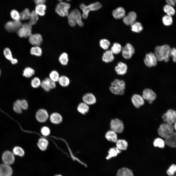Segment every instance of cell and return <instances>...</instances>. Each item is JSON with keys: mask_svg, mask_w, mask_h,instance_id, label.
<instances>
[{"mask_svg": "<svg viewBox=\"0 0 176 176\" xmlns=\"http://www.w3.org/2000/svg\"><path fill=\"white\" fill-rule=\"evenodd\" d=\"M171 48L167 44L157 46L154 49V54L158 61L168 62L169 59V52Z\"/></svg>", "mask_w": 176, "mask_h": 176, "instance_id": "6da1fadb", "label": "cell"}, {"mask_svg": "<svg viewBox=\"0 0 176 176\" xmlns=\"http://www.w3.org/2000/svg\"><path fill=\"white\" fill-rule=\"evenodd\" d=\"M79 7L83 12L81 14L82 18L86 19L88 18L90 11L98 10L102 7V5L99 2H96L87 6L82 3L80 5Z\"/></svg>", "mask_w": 176, "mask_h": 176, "instance_id": "7a4b0ae2", "label": "cell"}, {"mask_svg": "<svg viewBox=\"0 0 176 176\" xmlns=\"http://www.w3.org/2000/svg\"><path fill=\"white\" fill-rule=\"evenodd\" d=\"M174 130L172 124L164 123L160 125L157 132L160 136L165 138L173 133Z\"/></svg>", "mask_w": 176, "mask_h": 176, "instance_id": "3957f363", "label": "cell"}, {"mask_svg": "<svg viewBox=\"0 0 176 176\" xmlns=\"http://www.w3.org/2000/svg\"><path fill=\"white\" fill-rule=\"evenodd\" d=\"M70 7V4L67 3L60 2L56 5L55 8V12L62 17L67 16Z\"/></svg>", "mask_w": 176, "mask_h": 176, "instance_id": "277c9868", "label": "cell"}, {"mask_svg": "<svg viewBox=\"0 0 176 176\" xmlns=\"http://www.w3.org/2000/svg\"><path fill=\"white\" fill-rule=\"evenodd\" d=\"M32 26L28 23H22L20 27L16 32L17 35L20 37L26 38L32 33Z\"/></svg>", "mask_w": 176, "mask_h": 176, "instance_id": "5b68a950", "label": "cell"}, {"mask_svg": "<svg viewBox=\"0 0 176 176\" xmlns=\"http://www.w3.org/2000/svg\"><path fill=\"white\" fill-rule=\"evenodd\" d=\"M67 17L68 19L75 21L77 24L79 26L82 27L84 26V24L82 21L81 14L78 9H76L72 10L69 13Z\"/></svg>", "mask_w": 176, "mask_h": 176, "instance_id": "8992f818", "label": "cell"}, {"mask_svg": "<svg viewBox=\"0 0 176 176\" xmlns=\"http://www.w3.org/2000/svg\"><path fill=\"white\" fill-rule=\"evenodd\" d=\"M22 24L20 21H10L5 24L4 28L6 31L9 33L16 32L21 26Z\"/></svg>", "mask_w": 176, "mask_h": 176, "instance_id": "52a82bcc", "label": "cell"}, {"mask_svg": "<svg viewBox=\"0 0 176 176\" xmlns=\"http://www.w3.org/2000/svg\"><path fill=\"white\" fill-rule=\"evenodd\" d=\"M162 118L165 123L172 124L176 122V111L172 109H169L163 115Z\"/></svg>", "mask_w": 176, "mask_h": 176, "instance_id": "ba28073f", "label": "cell"}, {"mask_svg": "<svg viewBox=\"0 0 176 176\" xmlns=\"http://www.w3.org/2000/svg\"><path fill=\"white\" fill-rule=\"evenodd\" d=\"M114 90L116 92L122 93H125L126 84L124 80L116 78L113 80L110 83Z\"/></svg>", "mask_w": 176, "mask_h": 176, "instance_id": "9c48e42d", "label": "cell"}, {"mask_svg": "<svg viewBox=\"0 0 176 176\" xmlns=\"http://www.w3.org/2000/svg\"><path fill=\"white\" fill-rule=\"evenodd\" d=\"M110 127L111 130L117 133H121L123 131L124 129V125L123 122L118 118L111 120Z\"/></svg>", "mask_w": 176, "mask_h": 176, "instance_id": "30bf717a", "label": "cell"}, {"mask_svg": "<svg viewBox=\"0 0 176 176\" xmlns=\"http://www.w3.org/2000/svg\"><path fill=\"white\" fill-rule=\"evenodd\" d=\"M142 96L144 99L147 100L150 104H152L157 98V95L155 92L152 89L149 88L143 89Z\"/></svg>", "mask_w": 176, "mask_h": 176, "instance_id": "8fae6325", "label": "cell"}, {"mask_svg": "<svg viewBox=\"0 0 176 176\" xmlns=\"http://www.w3.org/2000/svg\"><path fill=\"white\" fill-rule=\"evenodd\" d=\"M121 51L123 57L125 59H128L132 57L135 53V50L131 44L127 43L122 47Z\"/></svg>", "mask_w": 176, "mask_h": 176, "instance_id": "7c38bea8", "label": "cell"}, {"mask_svg": "<svg viewBox=\"0 0 176 176\" xmlns=\"http://www.w3.org/2000/svg\"><path fill=\"white\" fill-rule=\"evenodd\" d=\"M157 61L154 53L152 52L147 54L144 59L145 64L149 67L156 66L157 64Z\"/></svg>", "mask_w": 176, "mask_h": 176, "instance_id": "4fadbf2b", "label": "cell"}, {"mask_svg": "<svg viewBox=\"0 0 176 176\" xmlns=\"http://www.w3.org/2000/svg\"><path fill=\"white\" fill-rule=\"evenodd\" d=\"M28 38L29 43L33 46H40L43 42L42 36L39 33H32Z\"/></svg>", "mask_w": 176, "mask_h": 176, "instance_id": "5bb4252c", "label": "cell"}, {"mask_svg": "<svg viewBox=\"0 0 176 176\" xmlns=\"http://www.w3.org/2000/svg\"><path fill=\"white\" fill-rule=\"evenodd\" d=\"M2 158L3 163L9 165L13 164L15 161L14 154L12 152L9 150L6 151L3 153Z\"/></svg>", "mask_w": 176, "mask_h": 176, "instance_id": "9a60e30c", "label": "cell"}, {"mask_svg": "<svg viewBox=\"0 0 176 176\" xmlns=\"http://www.w3.org/2000/svg\"><path fill=\"white\" fill-rule=\"evenodd\" d=\"M83 102L88 105H94L97 102L96 97L94 94L91 92H87L82 96Z\"/></svg>", "mask_w": 176, "mask_h": 176, "instance_id": "2e32d148", "label": "cell"}, {"mask_svg": "<svg viewBox=\"0 0 176 176\" xmlns=\"http://www.w3.org/2000/svg\"><path fill=\"white\" fill-rule=\"evenodd\" d=\"M137 17L136 13L134 12L130 11L123 18V22L127 25H131L135 22Z\"/></svg>", "mask_w": 176, "mask_h": 176, "instance_id": "e0dca14e", "label": "cell"}, {"mask_svg": "<svg viewBox=\"0 0 176 176\" xmlns=\"http://www.w3.org/2000/svg\"><path fill=\"white\" fill-rule=\"evenodd\" d=\"M131 100L133 105L137 108L143 106L145 103L144 99L142 96L139 94H133L131 97Z\"/></svg>", "mask_w": 176, "mask_h": 176, "instance_id": "ac0fdd59", "label": "cell"}, {"mask_svg": "<svg viewBox=\"0 0 176 176\" xmlns=\"http://www.w3.org/2000/svg\"><path fill=\"white\" fill-rule=\"evenodd\" d=\"M48 117V114L47 111L45 109H41L39 110L36 114V118L38 121L40 122L46 121Z\"/></svg>", "mask_w": 176, "mask_h": 176, "instance_id": "d6986e66", "label": "cell"}, {"mask_svg": "<svg viewBox=\"0 0 176 176\" xmlns=\"http://www.w3.org/2000/svg\"><path fill=\"white\" fill-rule=\"evenodd\" d=\"M117 74L119 75H123L127 72L128 67L125 63L122 62H118L114 68Z\"/></svg>", "mask_w": 176, "mask_h": 176, "instance_id": "ffe728a7", "label": "cell"}, {"mask_svg": "<svg viewBox=\"0 0 176 176\" xmlns=\"http://www.w3.org/2000/svg\"><path fill=\"white\" fill-rule=\"evenodd\" d=\"M12 170L10 165L4 163L0 165V176H11Z\"/></svg>", "mask_w": 176, "mask_h": 176, "instance_id": "44dd1931", "label": "cell"}, {"mask_svg": "<svg viewBox=\"0 0 176 176\" xmlns=\"http://www.w3.org/2000/svg\"><path fill=\"white\" fill-rule=\"evenodd\" d=\"M125 11L124 9L121 7H119L113 10L112 14L115 19H119L123 18L125 16Z\"/></svg>", "mask_w": 176, "mask_h": 176, "instance_id": "7402d4cb", "label": "cell"}, {"mask_svg": "<svg viewBox=\"0 0 176 176\" xmlns=\"http://www.w3.org/2000/svg\"><path fill=\"white\" fill-rule=\"evenodd\" d=\"M165 144L172 148H174L176 146V134L174 132L173 133L165 138Z\"/></svg>", "mask_w": 176, "mask_h": 176, "instance_id": "603a6c76", "label": "cell"}, {"mask_svg": "<svg viewBox=\"0 0 176 176\" xmlns=\"http://www.w3.org/2000/svg\"><path fill=\"white\" fill-rule=\"evenodd\" d=\"M102 61L106 63L112 62L114 59V54L110 50H107L104 52L102 57Z\"/></svg>", "mask_w": 176, "mask_h": 176, "instance_id": "cb8c5ba5", "label": "cell"}, {"mask_svg": "<svg viewBox=\"0 0 176 176\" xmlns=\"http://www.w3.org/2000/svg\"><path fill=\"white\" fill-rule=\"evenodd\" d=\"M50 120L53 123L55 124H59L61 122L62 120V117L59 113L54 112L52 113L50 116Z\"/></svg>", "mask_w": 176, "mask_h": 176, "instance_id": "d4e9b609", "label": "cell"}, {"mask_svg": "<svg viewBox=\"0 0 176 176\" xmlns=\"http://www.w3.org/2000/svg\"><path fill=\"white\" fill-rule=\"evenodd\" d=\"M115 132L112 130L108 131L106 133L105 137L108 141L114 143H116L118 140L117 136Z\"/></svg>", "mask_w": 176, "mask_h": 176, "instance_id": "484cf974", "label": "cell"}, {"mask_svg": "<svg viewBox=\"0 0 176 176\" xmlns=\"http://www.w3.org/2000/svg\"><path fill=\"white\" fill-rule=\"evenodd\" d=\"M89 109V105L83 102L80 103L77 107L78 111L83 115H85L88 113Z\"/></svg>", "mask_w": 176, "mask_h": 176, "instance_id": "4316f807", "label": "cell"}, {"mask_svg": "<svg viewBox=\"0 0 176 176\" xmlns=\"http://www.w3.org/2000/svg\"><path fill=\"white\" fill-rule=\"evenodd\" d=\"M46 6L44 4H37L35 7V11L38 15L44 16L45 14Z\"/></svg>", "mask_w": 176, "mask_h": 176, "instance_id": "83f0119b", "label": "cell"}, {"mask_svg": "<svg viewBox=\"0 0 176 176\" xmlns=\"http://www.w3.org/2000/svg\"><path fill=\"white\" fill-rule=\"evenodd\" d=\"M116 176H133L132 171L125 167L119 169L117 173Z\"/></svg>", "mask_w": 176, "mask_h": 176, "instance_id": "f1b7e54d", "label": "cell"}, {"mask_svg": "<svg viewBox=\"0 0 176 176\" xmlns=\"http://www.w3.org/2000/svg\"><path fill=\"white\" fill-rule=\"evenodd\" d=\"M116 143V147L120 151L126 150L127 148L128 143L124 140H118Z\"/></svg>", "mask_w": 176, "mask_h": 176, "instance_id": "f546056e", "label": "cell"}, {"mask_svg": "<svg viewBox=\"0 0 176 176\" xmlns=\"http://www.w3.org/2000/svg\"><path fill=\"white\" fill-rule=\"evenodd\" d=\"M48 140L44 138L39 139L38 141L37 145L39 148L42 151L46 150L48 144Z\"/></svg>", "mask_w": 176, "mask_h": 176, "instance_id": "4dcf8cb0", "label": "cell"}, {"mask_svg": "<svg viewBox=\"0 0 176 176\" xmlns=\"http://www.w3.org/2000/svg\"><path fill=\"white\" fill-rule=\"evenodd\" d=\"M30 52L32 55L39 57L42 55V51L40 46H34L31 48Z\"/></svg>", "mask_w": 176, "mask_h": 176, "instance_id": "1f68e13d", "label": "cell"}, {"mask_svg": "<svg viewBox=\"0 0 176 176\" xmlns=\"http://www.w3.org/2000/svg\"><path fill=\"white\" fill-rule=\"evenodd\" d=\"M38 16L35 11H32L31 12L28 23L32 26L36 24L39 19Z\"/></svg>", "mask_w": 176, "mask_h": 176, "instance_id": "d6a6232c", "label": "cell"}, {"mask_svg": "<svg viewBox=\"0 0 176 176\" xmlns=\"http://www.w3.org/2000/svg\"><path fill=\"white\" fill-rule=\"evenodd\" d=\"M59 61L62 65H66L68 62L69 58L68 54L66 52L62 53L59 56Z\"/></svg>", "mask_w": 176, "mask_h": 176, "instance_id": "836d02e7", "label": "cell"}, {"mask_svg": "<svg viewBox=\"0 0 176 176\" xmlns=\"http://www.w3.org/2000/svg\"><path fill=\"white\" fill-rule=\"evenodd\" d=\"M58 82L61 86L66 87L69 85L70 80L69 78L67 76L63 75L60 76Z\"/></svg>", "mask_w": 176, "mask_h": 176, "instance_id": "e575fe53", "label": "cell"}, {"mask_svg": "<svg viewBox=\"0 0 176 176\" xmlns=\"http://www.w3.org/2000/svg\"><path fill=\"white\" fill-rule=\"evenodd\" d=\"M131 30L133 32L139 33L143 29V27L141 23L139 22H135L131 25Z\"/></svg>", "mask_w": 176, "mask_h": 176, "instance_id": "d590c367", "label": "cell"}, {"mask_svg": "<svg viewBox=\"0 0 176 176\" xmlns=\"http://www.w3.org/2000/svg\"><path fill=\"white\" fill-rule=\"evenodd\" d=\"M121 151L116 147H114L110 149L108 151V155L106 157L107 159L116 156Z\"/></svg>", "mask_w": 176, "mask_h": 176, "instance_id": "8d00e7d4", "label": "cell"}, {"mask_svg": "<svg viewBox=\"0 0 176 176\" xmlns=\"http://www.w3.org/2000/svg\"><path fill=\"white\" fill-rule=\"evenodd\" d=\"M122 48V47L120 44L115 42L113 44L110 50L114 54H118L121 52Z\"/></svg>", "mask_w": 176, "mask_h": 176, "instance_id": "74e56055", "label": "cell"}, {"mask_svg": "<svg viewBox=\"0 0 176 176\" xmlns=\"http://www.w3.org/2000/svg\"><path fill=\"white\" fill-rule=\"evenodd\" d=\"M30 10L26 8L23 10L20 14V20H29L31 14Z\"/></svg>", "mask_w": 176, "mask_h": 176, "instance_id": "f35d334b", "label": "cell"}, {"mask_svg": "<svg viewBox=\"0 0 176 176\" xmlns=\"http://www.w3.org/2000/svg\"><path fill=\"white\" fill-rule=\"evenodd\" d=\"M163 10L167 15L171 16L174 15L175 13V10L173 6L168 4L164 6Z\"/></svg>", "mask_w": 176, "mask_h": 176, "instance_id": "ab89813d", "label": "cell"}, {"mask_svg": "<svg viewBox=\"0 0 176 176\" xmlns=\"http://www.w3.org/2000/svg\"><path fill=\"white\" fill-rule=\"evenodd\" d=\"M14 155L20 157H22L24 155L25 152L23 149L19 146L14 147L12 150V152Z\"/></svg>", "mask_w": 176, "mask_h": 176, "instance_id": "60d3db41", "label": "cell"}, {"mask_svg": "<svg viewBox=\"0 0 176 176\" xmlns=\"http://www.w3.org/2000/svg\"><path fill=\"white\" fill-rule=\"evenodd\" d=\"M35 73L34 70L30 67H27L24 69L23 75L27 78H30L34 75Z\"/></svg>", "mask_w": 176, "mask_h": 176, "instance_id": "b9f144b4", "label": "cell"}, {"mask_svg": "<svg viewBox=\"0 0 176 176\" xmlns=\"http://www.w3.org/2000/svg\"><path fill=\"white\" fill-rule=\"evenodd\" d=\"M165 144V141L161 138H156L153 142V145L155 147L163 148Z\"/></svg>", "mask_w": 176, "mask_h": 176, "instance_id": "7bdbcfd3", "label": "cell"}, {"mask_svg": "<svg viewBox=\"0 0 176 176\" xmlns=\"http://www.w3.org/2000/svg\"><path fill=\"white\" fill-rule=\"evenodd\" d=\"M163 24L165 26H169L172 24L173 20L172 16L166 15L164 16L162 18Z\"/></svg>", "mask_w": 176, "mask_h": 176, "instance_id": "ee69618b", "label": "cell"}, {"mask_svg": "<svg viewBox=\"0 0 176 176\" xmlns=\"http://www.w3.org/2000/svg\"><path fill=\"white\" fill-rule=\"evenodd\" d=\"M99 45L100 47L104 50L108 49L110 45V41L106 39H103L99 41Z\"/></svg>", "mask_w": 176, "mask_h": 176, "instance_id": "f6af8a7d", "label": "cell"}, {"mask_svg": "<svg viewBox=\"0 0 176 176\" xmlns=\"http://www.w3.org/2000/svg\"><path fill=\"white\" fill-rule=\"evenodd\" d=\"M59 74L56 70H54L51 72L49 75V78L55 82H58L60 77Z\"/></svg>", "mask_w": 176, "mask_h": 176, "instance_id": "bcb514c9", "label": "cell"}, {"mask_svg": "<svg viewBox=\"0 0 176 176\" xmlns=\"http://www.w3.org/2000/svg\"><path fill=\"white\" fill-rule=\"evenodd\" d=\"M10 16L13 20L20 21V14L16 10L13 9L10 12Z\"/></svg>", "mask_w": 176, "mask_h": 176, "instance_id": "7dc6e473", "label": "cell"}, {"mask_svg": "<svg viewBox=\"0 0 176 176\" xmlns=\"http://www.w3.org/2000/svg\"><path fill=\"white\" fill-rule=\"evenodd\" d=\"M3 53L5 58L10 61L14 58L11 50L8 47H6L4 49Z\"/></svg>", "mask_w": 176, "mask_h": 176, "instance_id": "c3c4849f", "label": "cell"}, {"mask_svg": "<svg viewBox=\"0 0 176 176\" xmlns=\"http://www.w3.org/2000/svg\"><path fill=\"white\" fill-rule=\"evenodd\" d=\"M41 81L40 78L38 77H35L32 80L31 84L32 86L34 88H38L40 86Z\"/></svg>", "mask_w": 176, "mask_h": 176, "instance_id": "681fc988", "label": "cell"}, {"mask_svg": "<svg viewBox=\"0 0 176 176\" xmlns=\"http://www.w3.org/2000/svg\"><path fill=\"white\" fill-rule=\"evenodd\" d=\"M40 86L46 91L48 92L51 89L47 82L45 79L41 81Z\"/></svg>", "mask_w": 176, "mask_h": 176, "instance_id": "f907efd6", "label": "cell"}, {"mask_svg": "<svg viewBox=\"0 0 176 176\" xmlns=\"http://www.w3.org/2000/svg\"><path fill=\"white\" fill-rule=\"evenodd\" d=\"M176 170V166L175 164L172 165L167 170V173L169 176H173Z\"/></svg>", "mask_w": 176, "mask_h": 176, "instance_id": "816d5d0a", "label": "cell"}, {"mask_svg": "<svg viewBox=\"0 0 176 176\" xmlns=\"http://www.w3.org/2000/svg\"><path fill=\"white\" fill-rule=\"evenodd\" d=\"M169 57L172 58V60L174 62L176 61V50L175 48H171L169 54Z\"/></svg>", "mask_w": 176, "mask_h": 176, "instance_id": "f5cc1de1", "label": "cell"}, {"mask_svg": "<svg viewBox=\"0 0 176 176\" xmlns=\"http://www.w3.org/2000/svg\"><path fill=\"white\" fill-rule=\"evenodd\" d=\"M41 132L43 136H47L49 135L50 133V130L48 127L44 126L41 128Z\"/></svg>", "mask_w": 176, "mask_h": 176, "instance_id": "db71d44e", "label": "cell"}, {"mask_svg": "<svg viewBox=\"0 0 176 176\" xmlns=\"http://www.w3.org/2000/svg\"><path fill=\"white\" fill-rule=\"evenodd\" d=\"M20 106L22 110H26L28 107V105L27 101L25 99L20 100Z\"/></svg>", "mask_w": 176, "mask_h": 176, "instance_id": "11a10c76", "label": "cell"}, {"mask_svg": "<svg viewBox=\"0 0 176 176\" xmlns=\"http://www.w3.org/2000/svg\"><path fill=\"white\" fill-rule=\"evenodd\" d=\"M45 79L47 82L51 89L55 88L56 87L55 82L51 80L49 77L46 78Z\"/></svg>", "mask_w": 176, "mask_h": 176, "instance_id": "9f6ffc18", "label": "cell"}, {"mask_svg": "<svg viewBox=\"0 0 176 176\" xmlns=\"http://www.w3.org/2000/svg\"><path fill=\"white\" fill-rule=\"evenodd\" d=\"M13 110L14 111L18 114H21L22 112V109L18 105L14 103Z\"/></svg>", "mask_w": 176, "mask_h": 176, "instance_id": "6f0895ef", "label": "cell"}, {"mask_svg": "<svg viewBox=\"0 0 176 176\" xmlns=\"http://www.w3.org/2000/svg\"><path fill=\"white\" fill-rule=\"evenodd\" d=\"M167 4L172 6H174L175 5L176 0H165Z\"/></svg>", "mask_w": 176, "mask_h": 176, "instance_id": "680465c9", "label": "cell"}, {"mask_svg": "<svg viewBox=\"0 0 176 176\" xmlns=\"http://www.w3.org/2000/svg\"><path fill=\"white\" fill-rule=\"evenodd\" d=\"M34 2L36 4H44L46 1V0H33Z\"/></svg>", "mask_w": 176, "mask_h": 176, "instance_id": "91938a15", "label": "cell"}, {"mask_svg": "<svg viewBox=\"0 0 176 176\" xmlns=\"http://www.w3.org/2000/svg\"><path fill=\"white\" fill-rule=\"evenodd\" d=\"M11 63L13 64H15L18 63V60L16 58H13L11 61Z\"/></svg>", "mask_w": 176, "mask_h": 176, "instance_id": "94428289", "label": "cell"}, {"mask_svg": "<svg viewBox=\"0 0 176 176\" xmlns=\"http://www.w3.org/2000/svg\"><path fill=\"white\" fill-rule=\"evenodd\" d=\"M174 125L173 126L174 127V129L176 130V122H175L174 123Z\"/></svg>", "mask_w": 176, "mask_h": 176, "instance_id": "6125c7cd", "label": "cell"}, {"mask_svg": "<svg viewBox=\"0 0 176 176\" xmlns=\"http://www.w3.org/2000/svg\"><path fill=\"white\" fill-rule=\"evenodd\" d=\"M58 0L60 2L62 1L63 0ZM66 0L67 1H71V0Z\"/></svg>", "mask_w": 176, "mask_h": 176, "instance_id": "be15d7a7", "label": "cell"}, {"mask_svg": "<svg viewBox=\"0 0 176 176\" xmlns=\"http://www.w3.org/2000/svg\"><path fill=\"white\" fill-rule=\"evenodd\" d=\"M55 176H62V175H55Z\"/></svg>", "mask_w": 176, "mask_h": 176, "instance_id": "e7e4bbea", "label": "cell"}, {"mask_svg": "<svg viewBox=\"0 0 176 176\" xmlns=\"http://www.w3.org/2000/svg\"></svg>", "mask_w": 176, "mask_h": 176, "instance_id": "03108f58", "label": "cell"}]
</instances>
